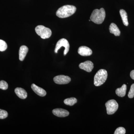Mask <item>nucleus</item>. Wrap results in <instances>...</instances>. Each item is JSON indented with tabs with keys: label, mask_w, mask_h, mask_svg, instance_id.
Returning <instances> with one entry per match:
<instances>
[{
	"label": "nucleus",
	"mask_w": 134,
	"mask_h": 134,
	"mask_svg": "<svg viewBox=\"0 0 134 134\" xmlns=\"http://www.w3.org/2000/svg\"><path fill=\"white\" fill-rule=\"evenodd\" d=\"M52 113L54 115L59 117H67L69 114L68 111L62 108H56L54 109L53 110Z\"/></svg>",
	"instance_id": "nucleus-9"
},
{
	"label": "nucleus",
	"mask_w": 134,
	"mask_h": 134,
	"mask_svg": "<svg viewBox=\"0 0 134 134\" xmlns=\"http://www.w3.org/2000/svg\"><path fill=\"white\" fill-rule=\"evenodd\" d=\"M31 88L33 91L40 97H44L46 95V92L44 89L38 87L34 84H32L31 85Z\"/></svg>",
	"instance_id": "nucleus-11"
},
{
	"label": "nucleus",
	"mask_w": 134,
	"mask_h": 134,
	"mask_svg": "<svg viewBox=\"0 0 134 134\" xmlns=\"http://www.w3.org/2000/svg\"><path fill=\"white\" fill-rule=\"evenodd\" d=\"M7 44L5 41L0 40V51L3 52L7 50Z\"/></svg>",
	"instance_id": "nucleus-18"
},
{
	"label": "nucleus",
	"mask_w": 134,
	"mask_h": 134,
	"mask_svg": "<svg viewBox=\"0 0 134 134\" xmlns=\"http://www.w3.org/2000/svg\"><path fill=\"white\" fill-rule=\"evenodd\" d=\"M53 80L54 82L58 84H66L70 82L71 78L67 76L60 75L55 76Z\"/></svg>",
	"instance_id": "nucleus-7"
},
{
	"label": "nucleus",
	"mask_w": 134,
	"mask_h": 134,
	"mask_svg": "<svg viewBox=\"0 0 134 134\" xmlns=\"http://www.w3.org/2000/svg\"><path fill=\"white\" fill-rule=\"evenodd\" d=\"M126 130L123 127H118L115 130L114 134H125L126 133Z\"/></svg>",
	"instance_id": "nucleus-20"
},
{
	"label": "nucleus",
	"mask_w": 134,
	"mask_h": 134,
	"mask_svg": "<svg viewBox=\"0 0 134 134\" xmlns=\"http://www.w3.org/2000/svg\"><path fill=\"white\" fill-rule=\"evenodd\" d=\"M108 76L107 71L105 69L99 70L94 76V84L98 86L103 84L106 81Z\"/></svg>",
	"instance_id": "nucleus-3"
},
{
	"label": "nucleus",
	"mask_w": 134,
	"mask_h": 134,
	"mask_svg": "<svg viewBox=\"0 0 134 134\" xmlns=\"http://www.w3.org/2000/svg\"><path fill=\"white\" fill-rule=\"evenodd\" d=\"M126 90L127 85L126 84H123L121 88L116 89L115 93L119 97H123L126 95Z\"/></svg>",
	"instance_id": "nucleus-15"
},
{
	"label": "nucleus",
	"mask_w": 134,
	"mask_h": 134,
	"mask_svg": "<svg viewBox=\"0 0 134 134\" xmlns=\"http://www.w3.org/2000/svg\"><path fill=\"white\" fill-rule=\"evenodd\" d=\"M128 96L130 98H132L134 97V83L131 85Z\"/></svg>",
	"instance_id": "nucleus-22"
},
{
	"label": "nucleus",
	"mask_w": 134,
	"mask_h": 134,
	"mask_svg": "<svg viewBox=\"0 0 134 134\" xmlns=\"http://www.w3.org/2000/svg\"><path fill=\"white\" fill-rule=\"evenodd\" d=\"M77 102V99L75 98L66 99L64 100V103L67 105L73 106Z\"/></svg>",
	"instance_id": "nucleus-17"
},
{
	"label": "nucleus",
	"mask_w": 134,
	"mask_h": 134,
	"mask_svg": "<svg viewBox=\"0 0 134 134\" xmlns=\"http://www.w3.org/2000/svg\"><path fill=\"white\" fill-rule=\"evenodd\" d=\"M8 87L7 83L4 81L2 80L0 81V89L2 90H7Z\"/></svg>",
	"instance_id": "nucleus-19"
},
{
	"label": "nucleus",
	"mask_w": 134,
	"mask_h": 134,
	"mask_svg": "<svg viewBox=\"0 0 134 134\" xmlns=\"http://www.w3.org/2000/svg\"><path fill=\"white\" fill-rule=\"evenodd\" d=\"M15 92L18 97L22 99H25L27 97V93L24 89L21 88H16Z\"/></svg>",
	"instance_id": "nucleus-13"
},
{
	"label": "nucleus",
	"mask_w": 134,
	"mask_h": 134,
	"mask_svg": "<svg viewBox=\"0 0 134 134\" xmlns=\"http://www.w3.org/2000/svg\"><path fill=\"white\" fill-rule=\"evenodd\" d=\"M105 18V12L103 8L94 10L90 16V20L96 24H100L104 22Z\"/></svg>",
	"instance_id": "nucleus-2"
},
{
	"label": "nucleus",
	"mask_w": 134,
	"mask_h": 134,
	"mask_svg": "<svg viewBox=\"0 0 134 134\" xmlns=\"http://www.w3.org/2000/svg\"><path fill=\"white\" fill-rule=\"evenodd\" d=\"M79 54L82 56H90L92 54V51L89 47L85 46H82L79 47L78 50Z\"/></svg>",
	"instance_id": "nucleus-10"
},
{
	"label": "nucleus",
	"mask_w": 134,
	"mask_h": 134,
	"mask_svg": "<svg viewBox=\"0 0 134 134\" xmlns=\"http://www.w3.org/2000/svg\"><path fill=\"white\" fill-rule=\"evenodd\" d=\"M79 67L81 69L83 70L88 72H90L93 69V64L90 61H86L80 63Z\"/></svg>",
	"instance_id": "nucleus-8"
},
{
	"label": "nucleus",
	"mask_w": 134,
	"mask_h": 134,
	"mask_svg": "<svg viewBox=\"0 0 134 134\" xmlns=\"http://www.w3.org/2000/svg\"><path fill=\"white\" fill-rule=\"evenodd\" d=\"M35 31L37 34L43 39L49 38L52 35L51 30L43 25L37 26L35 29Z\"/></svg>",
	"instance_id": "nucleus-4"
},
{
	"label": "nucleus",
	"mask_w": 134,
	"mask_h": 134,
	"mask_svg": "<svg viewBox=\"0 0 134 134\" xmlns=\"http://www.w3.org/2000/svg\"><path fill=\"white\" fill-rule=\"evenodd\" d=\"M8 116V113L5 110L0 109V119H6Z\"/></svg>",
	"instance_id": "nucleus-21"
},
{
	"label": "nucleus",
	"mask_w": 134,
	"mask_h": 134,
	"mask_svg": "<svg viewBox=\"0 0 134 134\" xmlns=\"http://www.w3.org/2000/svg\"><path fill=\"white\" fill-rule=\"evenodd\" d=\"M110 33L114 34L115 36H119L120 35V31L116 24L113 23L110 24L109 27Z\"/></svg>",
	"instance_id": "nucleus-14"
},
{
	"label": "nucleus",
	"mask_w": 134,
	"mask_h": 134,
	"mask_svg": "<svg viewBox=\"0 0 134 134\" xmlns=\"http://www.w3.org/2000/svg\"><path fill=\"white\" fill-rule=\"evenodd\" d=\"M76 8L73 5H66L59 8L56 12V15L60 18L68 17L75 14Z\"/></svg>",
	"instance_id": "nucleus-1"
},
{
	"label": "nucleus",
	"mask_w": 134,
	"mask_h": 134,
	"mask_svg": "<svg viewBox=\"0 0 134 134\" xmlns=\"http://www.w3.org/2000/svg\"><path fill=\"white\" fill-rule=\"evenodd\" d=\"M65 47V50L64 52V55H65L68 53L69 50L70 45L68 41L65 38H62L58 41L55 46L54 52L56 53H58V50L61 47Z\"/></svg>",
	"instance_id": "nucleus-6"
},
{
	"label": "nucleus",
	"mask_w": 134,
	"mask_h": 134,
	"mask_svg": "<svg viewBox=\"0 0 134 134\" xmlns=\"http://www.w3.org/2000/svg\"><path fill=\"white\" fill-rule=\"evenodd\" d=\"M29 51V48L25 46H22L19 50V59L21 61L24 60L25 56Z\"/></svg>",
	"instance_id": "nucleus-12"
},
{
	"label": "nucleus",
	"mask_w": 134,
	"mask_h": 134,
	"mask_svg": "<svg viewBox=\"0 0 134 134\" xmlns=\"http://www.w3.org/2000/svg\"><path fill=\"white\" fill-rule=\"evenodd\" d=\"M105 105L107 114L108 115H111L114 114L119 108V104L114 99L108 100L105 103Z\"/></svg>",
	"instance_id": "nucleus-5"
},
{
	"label": "nucleus",
	"mask_w": 134,
	"mask_h": 134,
	"mask_svg": "<svg viewBox=\"0 0 134 134\" xmlns=\"http://www.w3.org/2000/svg\"><path fill=\"white\" fill-rule=\"evenodd\" d=\"M120 14L121 16L123 24L125 26H127L129 25V23L128 21L127 14L125 10L121 9L120 10Z\"/></svg>",
	"instance_id": "nucleus-16"
},
{
	"label": "nucleus",
	"mask_w": 134,
	"mask_h": 134,
	"mask_svg": "<svg viewBox=\"0 0 134 134\" xmlns=\"http://www.w3.org/2000/svg\"><path fill=\"white\" fill-rule=\"evenodd\" d=\"M130 76L131 77V78L134 80V70H132L130 72Z\"/></svg>",
	"instance_id": "nucleus-23"
}]
</instances>
